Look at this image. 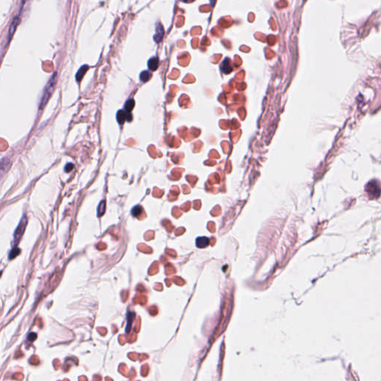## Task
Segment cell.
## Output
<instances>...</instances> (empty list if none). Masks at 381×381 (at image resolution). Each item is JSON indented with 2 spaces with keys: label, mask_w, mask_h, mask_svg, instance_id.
Instances as JSON below:
<instances>
[{
  "label": "cell",
  "mask_w": 381,
  "mask_h": 381,
  "mask_svg": "<svg viewBox=\"0 0 381 381\" xmlns=\"http://www.w3.org/2000/svg\"><path fill=\"white\" fill-rule=\"evenodd\" d=\"M57 80V73L55 72L53 75H52L51 78L49 79V80H48L47 84H46V87H45L44 91H43V95L42 98H41L40 104H39V109H43V107L46 106V104L48 102V99H49L50 97H51L52 92H53L54 89H55V85H56Z\"/></svg>",
  "instance_id": "obj_1"
},
{
  "label": "cell",
  "mask_w": 381,
  "mask_h": 381,
  "mask_svg": "<svg viewBox=\"0 0 381 381\" xmlns=\"http://www.w3.org/2000/svg\"><path fill=\"white\" fill-rule=\"evenodd\" d=\"M26 225H27V218L26 216H24L22 218V220H21L20 222H19V226H18V227L17 228V229H16V231H15V233H14V240H15V241L19 240L21 237H22L23 232H24L25 229H26Z\"/></svg>",
  "instance_id": "obj_2"
},
{
  "label": "cell",
  "mask_w": 381,
  "mask_h": 381,
  "mask_svg": "<svg viewBox=\"0 0 381 381\" xmlns=\"http://www.w3.org/2000/svg\"><path fill=\"white\" fill-rule=\"evenodd\" d=\"M116 118H117V121L119 125H124L125 121H132L133 117L131 113H128L125 110L120 109V110L118 111L117 114H116Z\"/></svg>",
  "instance_id": "obj_3"
},
{
  "label": "cell",
  "mask_w": 381,
  "mask_h": 381,
  "mask_svg": "<svg viewBox=\"0 0 381 381\" xmlns=\"http://www.w3.org/2000/svg\"><path fill=\"white\" fill-rule=\"evenodd\" d=\"M10 166V160L8 158H4L0 161V179H2Z\"/></svg>",
  "instance_id": "obj_4"
},
{
  "label": "cell",
  "mask_w": 381,
  "mask_h": 381,
  "mask_svg": "<svg viewBox=\"0 0 381 381\" xmlns=\"http://www.w3.org/2000/svg\"><path fill=\"white\" fill-rule=\"evenodd\" d=\"M165 34V31H164V28H163V26H162L161 23H157L156 24V34L154 35V40H155V42L156 43H159V42L163 38V36H164Z\"/></svg>",
  "instance_id": "obj_5"
},
{
  "label": "cell",
  "mask_w": 381,
  "mask_h": 381,
  "mask_svg": "<svg viewBox=\"0 0 381 381\" xmlns=\"http://www.w3.org/2000/svg\"><path fill=\"white\" fill-rule=\"evenodd\" d=\"M20 22V18H19V16H17V17H15L14 18L13 21H12L11 24H10V28H9V31H8V36H9V39H11V37H13V35H14V33H15L16 30H17V26H19V23Z\"/></svg>",
  "instance_id": "obj_6"
},
{
  "label": "cell",
  "mask_w": 381,
  "mask_h": 381,
  "mask_svg": "<svg viewBox=\"0 0 381 381\" xmlns=\"http://www.w3.org/2000/svg\"><path fill=\"white\" fill-rule=\"evenodd\" d=\"M209 244V239L207 237H198L196 239V247L197 248H206Z\"/></svg>",
  "instance_id": "obj_7"
},
{
  "label": "cell",
  "mask_w": 381,
  "mask_h": 381,
  "mask_svg": "<svg viewBox=\"0 0 381 381\" xmlns=\"http://www.w3.org/2000/svg\"><path fill=\"white\" fill-rule=\"evenodd\" d=\"M147 65H148L149 69L151 70V71H156L158 69V66H159V59H158V57H154L150 58L148 60Z\"/></svg>",
  "instance_id": "obj_8"
},
{
  "label": "cell",
  "mask_w": 381,
  "mask_h": 381,
  "mask_svg": "<svg viewBox=\"0 0 381 381\" xmlns=\"http://www.w3.org/2000/svg\"><path fill=\"white\" fill-rule=\"evenodd\" d=\"M88 69H89V66H88L87 65H84L80 68V69L78 70V72L76 74V77H75V78H76L77 81L80 82V80H82L83 78H84V75H85L86 72H87Z\"/></svg>",
  "instance_id": "obj_9"
},
{
  "label": "cell",
  "mask_w": 381,
  "mask_h": 381,
  "mask_svg": "<svg viewBox=\"0 0 381 381\" xmlns=\"http://www.w3.org/2000/svg\"><path fill=\"white\" fill-rule=\"evenodd\" d=\"M220 68H221V70H222V72L223 73L228 74V73L231 72V68L229 66V59H225V60L223 61Z\"/></svg>",
  "instance_id": "obj_10"
},
{
  "label": "cell",
  "mask_w": 381,
  "mask_h": 381,
  "mask_svg": "<svg viewBox=\"0 0 381 381\" xmlns=\"http://www.w3.org/2000/svg\"><path fill=\"white\" fill-rule=\"evenodd\" d=\"M142 211H143L142 207H141L140 205H137V206H134V207L132 208V210H131V215L135 217H137L141 215V212H142Z\"/></svg>",
  "instance_id": "obj_11"
},
{
  "label": "cell",
  "mask_w": 381,
  "mask_h": 381,
  "mask_svg": "<svg viewBox=\"0 0 381 381\" xmlns=\"http://www.w3.org/2000/svg\"><path fill=\"white\" fill-rule=\"evenodd\" d=\"M134 107H135V100L133 99H130V100H127V102L125 103V110L128 113H131V111L133 110V109L134 108Z\"/></svg>",
  "instance_id": "obj_12"
},
{
  "label": "cell",
  "mask_w": 381,
  "mask_h": 381,
  "mask_svg": "<svg viewBox=\"0 0 381 381\" xmlns=\"http://www.w3.org/2000/svg\"><path fill=\"white\" fill-rule=\"evenodd\" d=\"M150 77H151L150 73L147 71H143L140 74V80L144 83L148 81V80H150Z\"/></svg>",
  "instance_id": "obj_13"
},
{
  "label": "cell",
  "mask_w": 381,
  "mask_h": 381,
  "mask_svg": "<svg viewBox=\"0 0 381 381\" xmlns=\"http://www.w3.org/2000/svg\"><path fill=\"white\" fill-rule=\"evenodd\" d=\"M105 204L106 202L105 200H102L101 202L100 203L99 206H98V216H102L103 215V214L104 213V211H105Z\"/></svg>",
  "instance_id": "obj_14"
},
{
  "label": "cell",
  "mask_w": 381,
  "mask_h": 381,
  "mask_svg": "<svg viewBox=\"0 0 381 381\" xmlns=\"http://www.w3.org/2000/svg\"><path fill=\"white\" fill-rule=\"evenodd\" d=\"M19 253H20V249H18V248H15V249H12L11 252H10V254H9V259H14Z\"/></svg>",
  "instance_id": "obj_15"
},
{
  "label": "cell",
  "mask_w": 381,
  "mask_h": 381,
  "mask_svg": "<svg viewBox=\"0 0 381 381\" xmlns=\"http://www.w3.org/2000/svg\"><path fill=\"white\" fill-rule=\"evenodd\" d=\"M74 167L75 166H74V165L72 164V163H68V164L65 166L64 169H65V171L66 172V173H69V172H71L72 170H73Z\"/></svg>",
  "instance_id": "obj_16"
},
{
  "label": "cell",
  "mask_w": 381,
  "mask_h": 381,
  "mask_svg": "<svg viewBox=\"0 0 381 381\" xmlns=\"http://www.w3.org/2000/svg\"><path fill=\"white\" fill-rule=\"evenodd\" d=\"M36 338H37V334H35V333L31 334L29 335V337H28V339H29V340L31 341H34Z\"/></svg>",
  "instance_id": "obj_17"
},
{
  "label": "cell",
  "mask_w": 381,
  "mask_h": 381,
  "mask_svg": "<svg viewBox=\"0 0 381 381\" xmlns=\"http://www.w3.org/2000/svg\"><path fill=\"white\" fill-rule=\"evenodd\" d=\"M28 1H29V0H22V2H21V7H20V11H19L20 13H21V11H22L23 8H24L25 5H26V3L28 2Z\"/></svg>",
  "instance_id": "obj_18"
},
{
  "label": "cell",
  "mask_w": 381,
  "mask_h": 381,
  "mask_svg": "<svg viewBox=\"0 0 381 381\" xmlns=\"http://www.w3.org/2000/svg\"><path fill=\"white\" fill-rule=\"evenodd\" d=\"M183 2H186V3H190L192 2H194L195 0H182Z\"/></svg>",
  "instance_id": "obj_19"
},
{
  "label": "cell",
  "mask_w": 381,
  "mask_h": 381,
  "mask_svg": "<svg viewBox=\"0 0 381 381\" xmlns=\"http://www.w3.org/2000/svg\"><path fill=\"white\" fill-rule=\"evenodd\" d=\"M215 2H216V0H210V3H211L212 7H214V5H215Z\"/></svg>",
  "instance_id": "obj_20"
},
{
  "label": "cell",
  "mask_w": 381,
  "mask_h": 381,
  "mask_svg": "<svg viewBox=\"0 0 381 381\" xmlns=\"http://www.w3.org/2000/svg\"><path fill=\"white\" fill-rule=\"evenodd\" d=\"M1 273H2V272H0V276H1Z\"/></svg>",
  "instance_id": "obj_21"
}]
</instances>
